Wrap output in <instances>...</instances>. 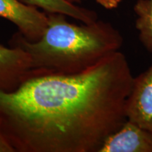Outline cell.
I'll use <instances>...</instances> for the list:
<instances>
[{
  "instance_id": "obj_7",
  "label": "cell",
  "mask_w": 152,
  "mask_h": 152,
  "mask_svg": "<svg viewBox=\"0 0 152 152\" xmlns=\"http://www.w3.org/2000/svg\"><path fill=\"white\" fill-rule=\"evenodd\" d=\"M26 5L42 9L47 14H61L79 20L91 23L98 20L95 11L78 7L68 0H18Z\"/></svg>"
},
{
  "instance_id": "obj_2",
  "label": "cell",
  "mask_w": 152,
  "mask_h": 152,
  "mask_svg": "<svg viewBox=\"0 0 152 152\" xmlns=\"http://www.w3.org/2000/svg\"><path fill=\"white\" fill-rule=\"evenodd\" d=\"M47 16V28L38 40H28L18 31L9 40L10 47L27 52L33 69L78 73L119 51L123 45V36L109 23L97 20L78 26L68 22L64 14Z\"/></svg>"
},
{
  "instance_id": "obj_6",
  "label": "cell",
  "mask_w": 152,
  "mask_h": 152,
  "mask_svg": "<svg viewBox=\"0 0 152 152\" xmlns=\"http://www.w3.org/2000/svg\"><path fill=\"white\" fill-rule=\"evenodd\" d=\"M99 152H152V134L127 120L106 138Z\"/></svg>"
},
{
  "instance_id": "obj_8",
  "label": "cell",
  "mask_w": 152,
  "mask_h": 152,
  "mask_svg": "<svg viewBox=\"0 0 152 152\" xmlns=\"http://www.w3.org/2000/svg\"><path fill=\"white\" fill-rule=\"evenodd\" d=\"M134 11L137 16L135 27L139 39L144 48L152 54V0H137Z\"/></svg>"
},
{
  "instance_id": "obj_1",
  "label": "cell",
  "mask_w": 152,
  "mask_h": 152,
  "mask_svg": "<svg viewBox=\"0 0 152 152\" xmlns=\"http://www.w3.org/2000/svg\"><path fill=\"white\" fill-rule=\"evenodd\" d=\"M134 77L120 51L78 73L33 69L0 90V130L16 152H99L128 120Z\"/></svg>"
},
{
  "instance_id": "obj_9",
  "label": "cell",
  "mask_w": 152,
  "mask_h": 152,
  "mask_svg": "<svg viewBox=\"0 0 152 152\" xmlns=\"http://www.w3.org/2000/svg\"><path fill=\"white\" fill-rule=\"evenodd\" d=\"M99 4L106 9H114L118 7L122 0H95Z\"/></svg>"
},
{
  "instance_id": "obj_11",
  "label": "cell",
  "mask_w": 152,
  "mask_h": 152,
  "mask_svg": "<svg viewBox=\"0 0 152 152\" xmlns=\"http://www.w3.org/2000/svg\"><path fill=\"white\" fill-rule=\"evenodd\" d=\"M69 1H71L72 3H75V2H80L82 0H68Z\"/></svg>"
},
{
  "instance_id": "obj_4",
  "label": "cell",
  "mask_w": 152,
  "mask_h": 152,
  "mask_svg": "<svg viewBox=\"0 0 152 152\" xmlns=\"http://www.w3.org/2000/svg\"><path fill=\"white\" fill-rule=\"evenodd\" d=\"M126 113L128 120L152 134V64L134 77Z\"/></svg>"
},
{
  "instance_id": "obj_10",
  "label": "cell",
  "mask_w": 152,
  "mask_h": 152,
  "mask_svg": "<svg viewBox=\"0 0 152 152\" xmlns=\"http://www.w3.org/2000/svg\"><path fill=\"white\" fill-rule=\"evenodd\" d=\"M0 152H16L0 130Z\"/></svg>"
},
{
  "instance_id": "obj_3",
  "label": "cell",
  "mask_w": 152,
  "mask_h": 152,
  "mask_svg": "<svg viewBox=\"0 0 152 152\" xmlns=\"http://www.w3.org/2000/svg\"><path fill=\"white\" fill-rule=\"evenodd\" d=\"M0 17L16 26L19 33L30 42L42 37L48 22L47 14L18 0H0Z\"/></svg>"
},
{
  "instance_id": "obj_5",
  "label": "cell",
  "mask_w": 152,
  "mask_h": 152,
  "mask_svg": "<svg viewBox=\"0 0 152 152\" xmlns=\"http://www.w3.org/2000/svg\"><path fill=\"white\" fill-rule=\"evenodd\" d=\"M33 71L29 55L18 47L0 45V90L12 92Z\"/></svg>"
}]
</instances>
